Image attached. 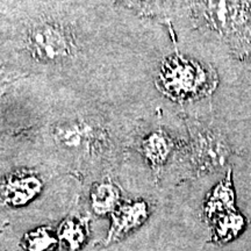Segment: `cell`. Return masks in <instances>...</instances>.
I'll return each mask as SVG.
<instances>
[{
	"instance_id": "1",
	"label": "cell",
	"mask_w": 251,
	"mask_h": 251,
	"mask_svg": "<svg viewBox=\"0 0 251 251\" xmlns=\"http://www.w3.org/2000/svg\"><path fill=\"white\" fill-rule=\"evenodd\" d=\"M159 80L163 91L174 99L200 96L211 89L209 76L201 65L180 56H175L165 63Z\"/></svg>"
},
{
	"instance_id": "2",
	"label": "cell",
	"mask_w": 251,
	"mask_h": 251,
	"mask_svg": "<svg viewBox=\"0 0 251 251\" xmlns=\"http://www.w3.org/2000/svg\"><path fill=\"white\" fill-rule=\"evenodd\" d=\"M29 46L33 54L42 61L61 59L71 51L68 36L59 28L51 25H42L31 31Z\"/></svg>"
},
{
	"instance_id": "3",
	"label": "cell",
	"mask_w": 251,
	"mask_h": 251,
	"mask_svg": "<svg viewBox=\"0 0 251 251\" xmlns=\"http://www.w3.org/2000/svg\"><path fill=\"white\" fill-rule=\"evenodd\" d=\"M147 215H148L147 205L143 202H136L121 207L113 215V225L111 233H109V240L120 237L131 229L139 227L147 219Z\"/></svg>"
},
{
	"instance_id": "4",
	"label": "cell",
	"mask_w": 251,
	"mask_h": 251,
	"mask_svg": "<svg viewBox=\"0 0 251 251\" xmlns=\"http://www.w3.org/2000/svg\"><path fill=\"white\" fill-rule=\"evenodd\" d=\"M236 211L235 209V193L231 181V171L229 170L224 180L214 188L211 198L207 201L205 212L209 218Z\"/></svg>"
},
{
	"instance_id": "5",
	"label": "cell",
	"mask_w": 251,
	"mask_h": 251,
	"mask_svg": "<svg viewBox=\"0 0 251 251\" xmlns=\"http://www.w3.org/2000/svg\"><path fill=\"white\" fill-rule=\"evenodd\" d=\"M214 228V240L216 242L226 243L234 240L242 233L246 220L236 211L225 213L215 218Z\"/></svg>"
},
{
	"instance_id": "6",
	"label": "cell",
	"mask_w": 251,
	"mask_h": 251,
	"mask_svg": "<svg viewBox=\"0 0 251 251\" xmlns=\"http://www.w3.org/2000/svg\"><path fill=\"white\" fill-rule=\"evenodd\" d=\"M40 181L34 177L14 178L6 187V196L13 205H24L40 191Z\"/></svg>"
},
{
	"instance_id": "7",
	"label": "cell",
	"mask_w": 251,
	"mask_h": 251,
	"mask_svg": "<svg viewBox=\"0 0 251 251\" xmlns=\"http://www.w3.org/2000/svg\"><path fill=\"white\" fill-rule=\"evenodd\" d=\"M118 200L119 192L112 184H100L92 193V205L98 214L113 211Z\"/></svg>"
},
{
	"instance_id": "8",
	"label": "cell",
	"mask_w": 251,
	"mask_h": 251,
	"mask_svg": "<svg viewBox=\"0 0 251 251\" xmlns=\"http://www.w3.org/2000/svg\"><path fill=\"white\" fill-rule=\"evenodd\" d=\"M171 144L162 134H153L144 143V152L153 165H162L170 152Z\"/></svg>"
},
{
	"instance_id": "9",
	"label": "cell",
	"mask_w": 251,
	"mask_h": 251,
	"mask_svg": "<svg viewBox=\"0 0 251 251\" xmlns=\"http://www.w3.org/2000/svg\"><path fill=\"white\" fill-rule=\"evenodd\" d=\"M57 137L68 148H79L87 139L86 128L81 125L69 124L59 127Z\"/></svg>"
},
{
	"instance_id": "10",
	"label": "cell",
	"mask_w": 251,
	"mask_h": 251,
	"mask_svg": "<svg viewBox=\"0 0 251 251\" xmlns=\"http://www.w3.org/2000/svg\"><path fill=\"white\" fill-rule=\"evenodd\" d=\"M25 241H26L27 249L29 251H51L57 244V240L47 228L31 231L27 235Z\"/></svg>"
},
{
	"instance_id": "11",
	"label": "cell",
	"mask_w": 251,
	"mask_h": 251,
	"mask_svg": "<svg viewBox=\"0 0 251 251\" xmlns=\"http://www.w3.org/2000/svg\"><path fill=\"white\" fill-rule=\"evenodd\" d=\"M59 237L69 243L72 251L77 250L85 238V229L76 221H65L59 229Z\"/></svg>"
}]
</instances>
